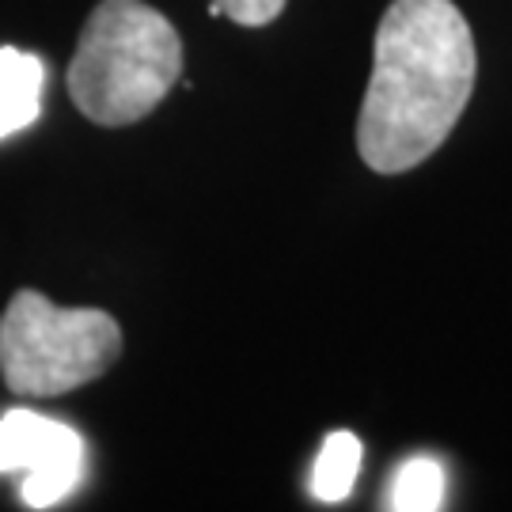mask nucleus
I'll use <instances>...</instances> for the list:
<instances>
[{"label": "nucleus", "mask_w": 512, "mask_h": 512, "mask_svg": "<svg viewBox=\"0 0 512 512\" xmlns=\"http://www.w3.org/2000/svg\"><path fill=\"white\" fill-rule=\"evenodd\" d=\"M478 50L452 0H391L357 114V152L376 175L425 164L471 103Z\"/></svg>", "instance_id": "obj_1"}, {"label": "nucleus", "mask_w": 512, "mask_h": 512, "mask_svg": "<svg viewBox=\"0 0 512 512\" xmlns=\"http://www.w3.org/2000/svg\"><path fill=\"white\" fill-rule=\"evenodd\" d=\"M179 73L183 38L164 12L145 0H99L76 42L69 95L95 126H133L164 103Z\"/></svg>", "instance_id": "obj_2"}, {"label": "nucleus", "mask_w": 512, "mask_h": 512, "mask_svg": "<svg viewBox=\"0 0 512 512\" xmlns=\"http://www.w3.org/2000/svg\"><path fill=\"white\" fill-rule=\"evenodd\" d=\"M122 357V327L103 308H57L19 289L0 315V376L12 395L57 399L107 376Z\"/></svg>", "instance_id": "obj_3"}, {"label": "nucleus", "mask_w": 512, "mask_h": 512, "mask_svg": "<svg viewBox=\"0 0 512 512\" xmlns=\"http://www.w3.org/2000/svg\"><path fill=\"white\" fill-rule=\"evenodd\" d=\"M23 471L27 509H54L84 475V440L76 429L31 410L0 418V475Z\"/></svg>", "instance_id": "obj_4"}, {"label": "nucleus", "mask_w": 512, "mask_h": 512, "mask_svg": "<svg viewBox=\"0 0 512 512\" xmlns=\"http://www.w3.org/2000/svg\"><path fill=\"white\" fill-rule=\"evenodd\" d=\"M46 65L35 54L0 46V137L27 129L42 114Z\"/></svg>", "instance_id": "obj_5"}, {"label": "nucleus", "mask_w": 512, "mask_h": 512, "mask_svg": "<svg viewBox=\"0 0 512 512\" xmlns=\"http://www.w3.org/2000/svg\"><path fill=\"white\" fill-rule=\"evenodd\" d=\"M361 456H365V448L353 433H346V429L330 433L319 459H315V478H311L315 497L319 501L349 497V490L357 486V475H361Z\"/></svg>", "instance_id": "obj_6"}, {"label": "nucleus", "mask_w": 512, "mask_h": 512, "mask_svg": "<svg viewBox=\"0 0 512 512\" xmlns=\"http://www.w3.org/2000/svg\"><path fill=\"white\" fill-rule=\"evenodd\" d=\"M395 512H437L444 509V467L437 459H410L403 463V471L395 475L391 486V501Z\"/></svg>", "instance_id": "obj_7"}, {"label": "nucleus", "mask_w": 512, "mask_h": 512, "mask_svg": "<svg viewBox=\"0 0 512 512\" xmlns=\"http://www.w3.org/2000/svg\"><path fill=\"white\" fill-rule=\"evenodd\" d=\"M285 12V0H213L209 16H228L239 27H266Z\"/></svg>", "instance_id": "obj_8"}]
</instances>
